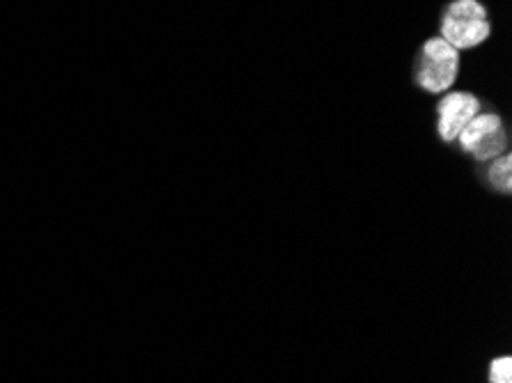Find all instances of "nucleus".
<instances>
[{"label":"nucleus","instance_id":"nucleus-6","mask_svg":"<svg viewBox=\"0 0 512 383\" xmlns=\"http://www.w3.org/2000/svg\"><path fill=\"white\" fill-rule=\"evenodd\" d=\"M490 383H512V358L501 356L490 363Z\"/></svg>","mask_w":512,"mask_h":383},{"label":"nucleus","instance_id":"nucleus-1","mask_svg":"<svg viewBox=\"0 0 512 383\" xmlns=\"http://www.w3.org/2000/svg\"><path fill=\"white\" fill-rule=\"evenodd\" d=\"M492 35L487 7L480 0H451L439 19V37L457 51H471Z\"/></svg>","mask_w":512,"mask_h":383},{"label":"nucleus","instance_id":"nucleus-4","mask_svg":"<svg viewBox=\"0 0 512 383\" xmlns=\"http://www.w3.org/2000/svg\"><path fill=\"white\" fill-rule=\"evenodd\" d=\"M483 111V101L467 90L444 92L437 101V136L441 143L453 145L460 131Z\"/></svg>","mask_w":512,"mask_h":383},{"label":"nucleus","instance_id":"nucleus-5","mask_svg":"<svg viewBox=\"0 0 512 383\" xmlns=\"http://www.w3.org/2000/svg\"><path fill=\"white\" fill-rule=\"evenodd\" d=\"M478 179L496 195H512V154L503 152L496 159L483 163V170H478Z\"/></svg>","mask_w":512,"mask_h":383},{"label":"nucleus","instance_id":"nucleus-3","mask_svg":"<svg viewBox=\"0 0 512 383\" xmlns=\"http://www.w3.org/2000/svg\"><path fill=\"white\" fill-rule=\"evenodd\" d=\"M457 150L469 156L473 163H483L496 159L503 152H510V131L506 120L494 111H480L455 138Z\"/></svg>","mask_w":512,"mask_h":383},{"label":"nucleus","instance_id":"nucleus-2","mask_svg":"<svg viewBox=\"0 0 512 383\" xmlns=\"http://www.w3.org/2000/svg\"><path fill=\"white\" fill-rule=\"evenodd\" d=\"M460 76V51L439 35L425 39L414 58V83L428 95H444Z\"/></svg>","mask_w":512,"mask_h":383}]
</instances>
